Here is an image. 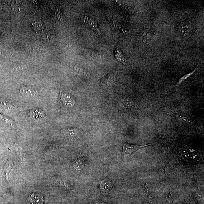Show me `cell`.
Segmentation results:
<instances>
[{"mask_svg":"<svg viewBox=\"0 0 204 204\" xmlns=\"http://www.w3.org/2000/svg\"><path fill=\"white\" fill-rule=\"evenodd\" d=\"M190 29H191L190 25L186 22H183L180 24V32L184 36H187L190 34Z\"/></svg>","mask_w":204,"mask_h":204,"instance_id":"obj_5","label":"cell"},{"mask_svg":"<svg viewBox=\"0 0 204 204\" xmlns=\"http://www.w3.org/2000/svg\"><path fill=\"white\" fill-rule=\"evenodd\" d=\"M112 184L110 182L107 180L102 181L100 183V190L103 193L109 192L112 188Z\"/></svg>","mask_w":204,"mask_h":204,"instance_id":"obj_4","label":"cell"},{"mask_svg":"<svg viewBox=\"0 0 204 204\" xmlns=\"http://www.w3.org/2000/svg\"><path fill=\"white\" fill-rule=\"evenodd\" d=\"M61 98L62 102L66 106L72 107L73 105L74 102L68 94L64 93L61 95Z\"/></svg>","mask_w":204,"mask_h":204,"instance_id":"obj_7","label":"cell"},{"mask_svg":"<svg viewBox=\"0 0 204 204\" xmlns=\"http://www.w3.org/2000/svg\"><path fill=\"white\" fill-rule=\"evenodd\" d=\"M83 162H84V161L83 159H82L81 158H78L75 161V163H74V167L77 170H80L81 168L80 166L81 164L83 166H84V164H81L80 163Z\"/></svg>","mask_w":204,"mask_h":204,"instance_id":"obj_9","label":"cell"},{"mask_svg":"<svg viewBox=\"0 0 204 204\" xmlns=\"http://www.w3.org/2000/svg\"><path fill=\"white\" fill-rule=\"evenodd\" d=\"M20 92L23 95L27 97H32L36 94L35 90L30 87H24L21 89Z\"/></svg>","mask_w":204,"mask_h":204,"instance_id":"obj_6","label":"cell"},{"mask_svg":"<svg viewBox=\"0 0 204 204\" xmlns=\"http://www.w3.org/2000/svg\"><path fill=\"white\" fill-rule=\"evenodd\" d=\"M27 201L29 204H43L44 199L41 194L33 193L28 196Z\"/></svg>","mask_w":204,"mask_h":204,"instance_id":"obj_2","label":"cell"},{"mask_svg":"<svg viewBox=\"0 0 204 204\" xmlns=\"http://www.w3.org/2000/svg\"><path fill=\"white\" fill-rule=\"evenodd\" d=\"M154 144V143L150 144L144 145H138L131 144H130L125 143L123 146V155L125 159H127L133 154L138 150L143 147L149 146Z\"/></svg>","mask_w":204,"mask_h":204,"instance_id":"obj_1","label":"cell"},{"mask_svg":"<svg viewBox=\"0 0 204 204\" xmlns=\"http://www.w3.org/2000/svg\"><path fill=\"white\" fill-rule=\"evenodd\" d=\"M84 22L86 24L88 25L90 28H92L94 30L99 31L98 30L96 21L93 18H91L88 16H86L84 17Z\"/></svg>","mask_w":204,"mask_h":204,"instance_id":"obj_3","label":"cell"},{"mask_svg":"<svg viewBox=\"0 0 204 204\" xmlns=\"http://www.w3.org/2000/svg\"><path fill=\"white\" fill-rule=\"evenodd\" d=\"M116 52L117 53L116 55L117 57L116 58L118 60V61L122 63H125V61L123 55L122 54L120 51H119L118 50H117V51H116Z\"/></svg>","mask_w":204,"mask_h":204,"instance_id":"obj_10","label":"cell"},{"mask_svg":"<svg viewBox=\"0 0 204 204\" xmlns=\"http://www.w3.org/2000/svg\"><path fill=\"white\" fill-rule=\"evenodd\" d=\"M196 70V68H195V70H194V71H193L192 72H190V73L187 74L183 76V77H182L181 78L179 79V81H178L177 83V84L175 86V87L179 86H180L184 81H185L187 79L191 77L192 75L195 73Z\"/></svg>","mask_w":204,"mask_h":204,"instance_id":"obj_8","label":"cell"}]
</instances>
